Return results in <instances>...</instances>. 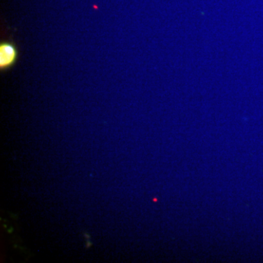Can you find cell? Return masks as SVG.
Returning <instances> with one entry per match:
<instances>
[{"label": "cell", "instance_id": "cell-1", "mask_svg": "<svg viewBox=\"0 0 263 263\" xmlns=\"http://www.w3.org/2000/svg\"><path fill=\"white\" fill-rule=\"evenodd\" d=\"M17 50L12 43L4 42L0 45V68L6 69L15 63Z\"/></svg>", "mask_w": 263, "mask_h": 263}]
</instances>
